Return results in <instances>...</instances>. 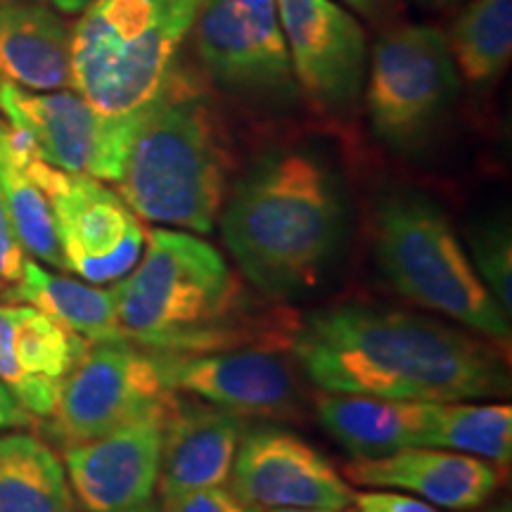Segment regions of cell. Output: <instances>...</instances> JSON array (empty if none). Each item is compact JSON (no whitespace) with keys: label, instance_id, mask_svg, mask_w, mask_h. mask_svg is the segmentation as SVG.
Here are the masks:
<instances>
[{"label":"cell","instance_id":"obj_1","mask_svg":"<svg viewBox=\"0 0 512 512\" xmlns=\"http://www.w3.org/2000/svg\"><path fill=\"white\" fill-rule=\"evenodd\" d=\"M306 377L330 394L475 401L510 394L508 356L441 320L377 306H332L292 332Z\"/></svg>","mask_w":512,"mask_h":512},{"label":"cell","instance_id":"obj_2","mask_svg":"<svg viewBox=\"0 0 512 512\" xmlns=\"http://www.w3.org/2000/svg\"><path fill=\"white\" fill-rule=\"evenodd\" d=\"M228 252L273 299L311 292L328 271L347 221L337 171L318 150L275 147L240 178L221 209Z\"/></svg>","mask_w":512,"mask_h":512},{"label":"cell","instance_id":"obj_3","mask_svg":"<svg viewBox=\"0 0 512 512\" xmlns=\"http://www.w3.org/2000/svg\"><path fill=\"white\" fill-rule=\"evenodd\" d=\"M112 287L126 342L164 354H207L247 342L242 287L223 254L197 235L157 228Z\"/></svg>","mask_w":512,"mask_h":512},{"label":"cell","instance_id":"obj_4","mask_svg":"<svg viewBox=\"0 0 512 512\" xmlns=\"http://www.w3.org/2000/svg\"><path fill=\"white\" fill-rule=\"evenodd\" d=\"M230 169L219 112L178 72L128 147L117 190L138 219L211 233L226 202Z\"/></svg>","mask_w":512,"mask_h":512},{"label":"cell","instance_id":"obj_5","mask_svg":"<svg viewBox=\"0 0 512 512\" xmlns=\"http://www.w3.org/2000/svg\"><path fill=\"white\" fill-rule=\"evenodd\" d=\"M204 0H91L72 29V88L110 119L143 121L178 74Z\"/></svg>","mask_w":512,"mask_h":512},{"label":"cell","instance_id":"obj_6","mask_svg":"<svg viewBox=\"0 0 512 512\" xmlns=\"http://www.w3.org/2000/svg\"><path fill=\"white\" fill-rule=\"evenodd\" d=\"M377 261L401 297L510 347V320L479 278L451 221L413 192L389 197L377 214Z\"/></svg>","mask_w":512,"mask_h":512},{"label":"cell","instance_id":"obj_7","mask_svg":"<svg viewBox=\"0 0 512 512\" xmlns=\"http://www.w3.org/2000/svg\"><path fill=\"white\" fill-rule=\"evenodd\" d=\"M12 159L46 192L64 256V268L93 285L119 283L143 256L145 228L117 190L98 178L69 174L43 162L22 133L3 119Z\"/></svg>","mask_w":512,"mask_h":512},{"label":"cell","instance_id":"obj_8","mask_svg":"<svg viewBox=\"0 0 512 512\" xmlns=\"http://www.w3.org/2000/svg\"><path fill=\"white\" fill-rule=\"evenodd\" d=\"M460 74L446 34L406 24L380 38L368 76V117L375 136L396 152L427 143L456 102Z\"/></svg>","mask_w":512,"mask_h":512},{"label":"cell","instance_id":"obj_9","mask_svg":"<svg viewBox=\"0 0 512 512\" xmlns=\"http://www.w3.org/2000/svg\"><path fill=\"white\" fill-rule=\"evenodd\" d=\"M0 117L27 136L38 157L69 174L117 183L143 121L110 119L76 91H27L0 79Z\"/></svg>","mask_w":512,"mask_h":512},{"label":"cell","instance_id":"obj_10","mask_svg":"<svg viewBox=\"0 0 512 512\" xmlns=\"http://www.w3.org/2000/svg\"><path fill=\"white\" fill-rule=\"evenodd\" d=\"M176 399L152 351L131 342H91L64 377L53 418L62 437L76 444L164 411Z\"/></svg>","mask_w":512,"mask_h":512},{"label":"cell","instance_id":"obj_11","mask_svg":"<svg viewBox=\"0 0 512 512\" xmlns=\"http://www.w3.org/2000/svg\"><path fill=\"white\" fill-rule=\"evenodd\" d=\"M190 36L204 72L226 91L271 102L299 93L275 0H204Z\"/></svg>","mask_w":512,"mask_h":512},{"label":"cell","instance_id":"obj_12","mask_svg":"<svg viewBox=\"0 0 512 512\" xmlns=\"http://www.w3.org/2000/svg\"><path fill=\"white\" fill-rule=\"evenodd\" d=\"M297 88L318 110L337 114L358 100L368 41L358 19L335 0H275Z\"/></svg>","mask_w":512,"mask_h":512},{"label":"cell","instance_id":"obj_13","mask_svg":"<svg viewBox=\"0 0 512 512\" xmlns=\"http://www.w3.org/2000/svg\"><path fill=\"white\" fill-rule=\"evenodd\" d=\"M152 354L174 392L197 396L242 418H294L299 411L297 377L290 363L271 349Z\"/></svg>","mask_w":512,"mask_h":512},{"label":"cell","instance_id":"obj_14","mask_svg":"<svg viewBox=\"0 0 512 512\" xmlns=\"http://www.w3.org/2000/svg\"><path fill=\"white\" fill-rule=\"evenodd\" d=\"M230 489L259 510L320 508L344 510L354 491L318 448L280 427L242 434Z\"/></svg>","mask_w":512,"mask_h":512},{"label":"cell","instance_id":"obj_15","mask_svg":"<svg viewBox=\"0 0 512 512\" xmlns=\"http://www.w3.org/2000/svg\"><path fill=\"white\" fill-rule=\"evenodd\" d=\"M174 403L102 437L64 448L69 489L83 510L124 512L152 501L162 463L164 425Z\"/></svg>","mask_w":512,"mask_h":512},{"label":"cell","instance_id":"obj_16","mask_svg":"<svg viewBox=\"0 0 512 512\" xmlns=\"http://www.w3.org/2000/svg\"><path fill=\"white\" fill-rule=\"evenodd\" d=\"M88 344L34 306L0 304V382L29 415L53 418L64 377Z\"/></svg>","mask_w":512,"mask_h":512},{"label":"cell","instance_id":"obj_17","mask_svg":"<svg viewBox=\"0 0 512 512\" xmlns=\"http://www.w3.org/2000/svg\"><path fill=\"white\" fill-rule=\"evenodd\" d=\"M351 484L401 489L448 510H475L503 484L501 465L434 446H408L382 458L344 465Z\"/></svg>","mask_w":512,"mask_h":512},{"label":"cell","instance_id":"obj_18","mask_svg":"<svg viewBox=\"0 0 512 512\" xmlns=\"http://www.w3.org/2000/svg\"><path fill=\"white\" fill-rule=\"evenodd\" d=\"M242 434V415L178 399L164 425L159 494L174 496L228 484Z\"/></svg>","mask_w":512,"mask_h":512},{"label":"cell","instance_id":"obj_19","mask_svg":"<svg viewBox=\"0 0 512 512\" xmlns=\"http://www.w3.org/2000/svg\"><path fill=\"white\" fill-rule=\"evenodd\" d=\"M72 29L43 0H0V79L27 91L72 88Z\"/></svg>","mask_w":512,"mask_h":512},{"label":"cell","instance_id":"obj_20","mask_svg":"<svg viewBox=\"0 0 512 512\" xmlns=\"http://www.w3.org/2000/svg\"><path fill=\"white\" fill-rule=\"evenodd\" d=\"M320 425L354 458H382L408 446H427L437 403L354 394H320Z\"/></svg>","mask_w":512,"mask_h":512},{"label":"cell","instance_id":"obj_21","mask_svg":"<svg viewBox=\"0 0 512 512\" xmlns=\"http://www.w3.org/2000/svg\"><path fill=\"white\" fill-rule=\"evenodd\" d=\"M5 299L34 306L93 344L126 342L112 290L55 275L31 259L24 261L17 283L5 290Z\"/></svg>","mask_w":512,"mask_h":512},{"label":"cell","instance_id":"obj_22","mask_svg":"<svg viewBox=\"0 0 512 512\" xmlns=\"http://www.w3.org/2000/svg\"><path fill=\"white\" fill-rule=\"evenodd\" d=\"M0 512H74L67 472L48 444L0 434Z\"/></svg>","mask_w":512,"mask_h":512},{"label":"cell","instance_id":"obj_23","mask_svg":"<svg viewBox=\"0 0 512 512\" xmlns=\"http://www.w3.org/2000/svg\"><path fill=\"white\" fill-rule=\"evenodd\" d=\"M446 38L465 81L484 86L498 79L512 55V0H470Z\"/></svg>","mask_w":512,"mask_h":512},{"label":"cell","instance_id":"obj_24","mask_svg":"<svg viewBox=\"0 0 512 512\" xmlns=\"http://www.w3.org/2000/svg\"><path fill=\"white\" fill-rule=\"evenodd\" d=\"M427 446L508 465L512 458V408L508 403H437Z\"/></svg>","mask_w":512,"mask_h":512},{"label":"cell","instance_id":"obj_25","mask_svg":"<svg viewBox=\"0 0 512 512\" xmlns=\"http://www.w3.org/2000/svg\"><path fill=\"white\" fill-rule=\"evenodd\" d=\"M0 190L24 252H31L43 264L67 271L46 192L38 188L34 178L12 159L5 147L3 117H0Z\"/></svg>","mask_w":512,"mask_h":512},{"label":"cell","instance_id":"obj_26","mask_svg":"<svg viewBox=\"0 0 512 512\" xmlns=\"http://www.w3.org/2000/svg\"><path fill=\"white\" fill-rule=\"evenodd\" d=\"M472 266L501 304V309L512 311V245L508 228H484L472 238Z\"/></svg>","mask_w":512,"mask_h":512},{"label":"cell","instance_id":"obj_27","mask_svg":"<svg viewBox=\"0 0 512 512\" xmlns=\"http://www.w3.org/2000/svg\"><path fill=\"white\" fill-rule=\"evenodd\" d=\"M162 512H264L242 501L233 489L209 486V489L185 491V494L162 496Z\"/></svg>","mask_w":512,"mask_h":512},{"label":"cell","instance_id":"obj_28","mask_svg":"<svg viewBox=\"0 0 512 512\" xmlns=\"http://www.w3.org/2000/svg\"><path fill=\"white\" fill-rule=\"evenodd\" d=\"M24 261H27V254H24L22 242L17 238L8 204H5L3 190H0V283H17Z\"/></svg>","mask_w":512,"mask_h":512},{"label":"cell","instance_id":"obj_29","mask_svg":"<svg viewBox=\"0 0 512 512\" xmlns=\"http://www.w3.org/2000/svg\"><path fill=\"white\" fill-rule=\"evenodd\" d=\"M351 503L361 512H441L432 503L420 498L396 494V491H361L354 494Z\"/></svg>","mask_w":512,"mask_h":512},{"label":"cell","instance_id":"obj_30","mask_svg":"<svg viewBox=\"0 0 512 512\" xmlns=\"http://www.w3.org/2000/svg\"><path fill=\"white\" fill-rule=\"evenodd\" d=\"M31 422V415L19 406L15 396H12L5 384L0 382V432L17 430V427H27Z\"/></svg>","mask_w":512,"mask_h":512},{"label":"cell","instance_id":"obj_31","mask_svg":"<svg viewBox=\"0 0 512 512\" xmlns=\"http://www.w3.org/2000/svg\"><path fill=\"white\" fill-rule=\"evenodd\" d=\"M43 3H48L57 12H64V15H81L91 0H43Z\"/></svg>","mask_w":512,"mask_h":512},{"label":"cell","instance_id":"obj_32","mask_svg":"<svg viewBox=\"0 0 512 512\" xmlns=\"http://www.w3.org/2000/svg\"><path fill=\"white\" fill-rule=\"evenodd\" d=\"M342 3L358 12H363V15H375L377 8H380L384 0H342Z\"/></svg>","mask_w":512,"mask_h":512},{"label":"cell","instance_id":"obj_33","mask_svg":"<svg viewBox=\"0 0 512 512\" xmlns=\"http://www.w3.org/2000/svg\"><path fill=\"white\" fill-rule=\"evenodd\" d=\"M268 512H337V510H320V508H273Z\"/></svg>","mask_w":512,"mask_h":512},{"label":"cell","instance_id":"obj_34","mask_svg":"<svg viewBox=\"0 0 512 512\" xmlns=\"http://www.w3.org/2000/svg\"><path fill=\"white\" fill-rule=\"evenodd\" d=\"M124 512H162V510H159V505H155L152 501H147L143 505H138V508H131V510H124Z\"/></svg>","mask_w":512,"mask_h":512},{"label":"cell","instance_id":"obj_35","mask_svg":"<svg viewBox=\"0 0 512 512\" xmlns=\"http://www.w3.org/2000/svg\"><path fill=\"white\" fill-rule=\"evenodd\" d=\"M422 3L432 5V8H446V5H453V3H458V0H422Z\"/></svg>","mask_w":512,"mask_h":512},{"label":"cell","instance_id":"obj_36","mask_svg":"<svg viewBox=\"0 0 512 512\" xmlns=\"http://www.w3.org/2000/svg\"><path fill=\"white\" fill-rule=\"evenodd\" d=\"M486 512H510V505L508 503L496 505V508H491V510H486Z\"/></svg>","mask_w":512,"mask_h":512},{"label":"cell","instance_id":"obj_37","mask_svg":"<svg viewBox=\"0 0 512 512\" xmlns=\"http://www.w3.org/2000/svg\"><path fill=\"white\" fill-rule=\"evenodd\" d=\"M339 512H361V510H358L356 505H354V508H349V505H347V508H344V510H339Z\"/></svg>","mask_w":512,"mask_h":512},{"label":"cell","instance_id":"obj_38","mask_svg":"<svg viewBox=\"0 0 512 512\" xmlns=\"http://www.w3.org/2000/svg\"><path fill=\"white\" fill-rule=\"evenodd\" d=\"M0 290H3V283H0Z\"/></svg>","mask_w":512,"mask_h":512}]
</instances>
